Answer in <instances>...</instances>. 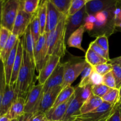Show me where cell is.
<instances>
[{
	"label": "cell",
	"instance_id": "obj_6",
	"mask_svg": "<svg viewBox=\"0 0 121 121\" xmlns=\"http://www.w3.org/2000/svg\"><path fill=\"white\" fill-rule=\"evenodd\" d=\"M87 62L85 59L78 61H69L65 63L63 82L61 86L62 89L67 86H71L79 76L81 74Z\"/></svg>",
	"mask_w": 121,
	"mask_h": 121
},
{
	"label": "cell",
	"instance_id": "obj_5",
	"mask_svg": "<svg viewBox=\"0 0 121 121\" xmlns=\"http://www.w3.org/2000/svg\"><path fill=\"white\" fill-rule=\"evenodd\" d=\"M20 0L4 1L2 6L1 27L12 32L20 8Z\"/></svg>",
	"mask_w": 121,
	"mask_h": 121
},
{
	"label": "cell",
	"instance_id": "obj_8",
	"mask_svg": "<svg viewBox=\"0 0 121 121\" xmlns=\"http://www.w3.org/2000/svg\"><path fill=\"white\" fill-rule=\"evenodd\" d=\"M33 15L27 14L22 9V1H20V8L15 19L12 34L20 39L24 35L28 26L30 25Z\"/></svg>",
	"mask_w": 121,
	"mask_h": 121
},
{
	"label": "cell",
	"instance_id": "obj_57",
	"mask_svg": "<svg viewBox=\"0 0 121 121\" xmlns=\"http://www.w3.org/2000/svg\"><path fill=\"white\" fill-rule=\"evenodd\" d=\"M74 121H78V120H75Z\"/></svg>",
	"mask_w": 121,
	"mask_h": 121
},
{
	"label": "cell",
	"instance_id": "obj_27",
	"mask_svg": "<svg viewBox=\"0 0 121 121\" xmlns=\"http://www.w3.org/2000/svg\"><path fill=\"white\" fill-rule=\"evenodd\" d=\"M18 39L19 38H18L15 35L12 34V33L10 34L8 41H7L3 51H2V52L0 54V59L3 62V63H4L6 61V60H7L8 56L10 54L11 51L13 50V48L15 46V44H16L17 41L18 40Z\"/></svg>",
	"mask_w": 121,
	"mask_h": 121
},
{
	"label": "cell",
	"instance_id": "obj_25",
	"mask_svg": "<svg viewBox=\"0 0 121 121\" xmlns=\"http://www.w3.org/2000/svg\"><path fill=\"white\" fill-rule=\"evenodd\" d=\"M85 59L86 62L91 65L92 67L100 65V64L108 63V61L106 59L96 53L90 47H89L86 50Z\"/></svg>",
	"mask_w": 121,
	"mask_h": 121
},
{
	"label": "cell",
	"instance_id": "obj_55",
	"mask_svg": "<svg viewBox=\"0 0 121 121\" xmlns=\"http://www.w3.org/2000/svg\"><path fill=\"white\" fill-rule=\"evenodd\" d=\"M119 109H120V111L121 113V104H119Z\"/></svg>",
	"mask_w": 121,
	"mask_h": 121
},
{
	"label": "cell",
	"instance_id": "obj_36",
	"mask_svg": "<svg viewBox=\"0 0 121 121\" xmlns=\"http://www.w3.org/2000/svg\"><path fill=\"white\" fill-rule=\"evenodd\" d=\"M11 32L3 27H0V54L3 51Z\"/></svg>",
	"mask_w": 121,
	"mask_h": 121
},
{
	"label": "cell",
	"instance_id": "obj_23",
	"mask_svg": "<svg viewBox=\"0 0 121 121\" xmlns=\"http://www.w3.org/2000/svg\"><path fill=\"white\" fill-rule=\"evenodd\" d=\"M103 102H104V100L101 98L96 96L92 94L89 98L83 104L80 109V115L85 114V113L92 112L93 110L99 107Z\"/></svg>",
	"mask_w": 121,
	"mask_h": 121
},
{
	"label": "cell",
	"instance_id": "obj_48",
	"mask_svg": "<svg viewBox=\"0 0 121 121\" xmlns=\"http://www.w3.org/2000/svg\"><path fill=\"white\" fill-rule=\"evenodd\" d=\"M33 115V114H31V113H24L18 118V121H31Z\"/></svg>",
	"mask_w": 121,
	"mask_h": 121
},
{
	"label": "cell",
	"instance_id": "obj_54",
	"mask_svg": "<svg viewBox=\"0 0 121 121\" xmlns=\"http://www.w3.org/2000/svg\"><path fill=\"white\" fill-rule=\"evenodd\" d=\"M11 121H18V119H11Z\"/></svg>",
	"mask_w": 121,
	"mask_h": 121
},
{
	"label": "cell",
	"instance_id": "obj_56",
	"mask_svg": "<svg viewBox=\"0 0 121 121\" xmlns=\"http://www.w3.org/2000/svg\"><path fill=\"white\" fill-rule=\"evenodd\" d=\"M47 121H51V120H48Z\"/></svg>",
	"mask_w": 121,
	"mask_h": 121
},
{
	"label": "cell",
	"instance_id": "obj_29",
	"mask_svg": "<svg viewBox=\"0 0 121 121\" xmlns=\"http://www.w3.org/2000/svg\"><path fill=\"white\" fill-rule=\"evenodd\" d=\"M92 86L93 85L92 84H89L83 87H79V86L75 87L74 95L83 104H84L92 95Z\"/></svg>",
	"mask_w": 121,
	"mask_h": 121
},
{
	"label": "cell",
	"instance_id": "obj_11",
	"mask_svg": "<svg viewBox=\"0 0 121 121\" xmlns=\"http://www.w3.org/2000/svg\"><path fill=\"white\" fill-rule=\"evenodd\" d=\"M87 16V15L86 14L85 6L81 10L74 15L67 16L66 33V40H67V39L73 32L85 24V19Z\"/></svg>",
	"mask_w": 121,
	"mask_h": 121
},
{
	"label": "cell",
	"instance_id": "obj_1",
	"mask_svg": "<svg viewBox=\"0 0 121 121\" xmlns=\"http://www.w3.org/2000/svg\"><path fill=\"white\" fill-rule=\"evenodd\" d=\"M115 8L116 5L95 15L86 17L84 27L91 36L97 37L106 35L109 37L117 31L115 21Z\"/></svg>",
	"mask_w": 121,
	"mask_h": 121
},
{
	"label": "cell",
	"instance_id": "obj_31",
	"mask_svg": "<svg viewBox=\"0 0 121 121\" xmlns=\"http://www.w3.org/2000/svg\"><path fill=\"white\" fill-rule=\"evenodd\" d=\"M40 2V0L22 1V9L27 14L33 15L37 11Z\"/></svg>",
	"mask_w": 121,
	"mask_h": 121
},
{
	"label": "cell",
	"instance_id": "obj_16",
	"mask_svg": "<svg viewBox=\"0 0 121 121\" xmlns=\"http://www.w3.org/2000/svg\"><path fill=\"white\" fill-rule=\"evenodd\" d=\"M62 90L61 86L54 87L43 95L38 112L46 113L54 105L57 98Z\"/></svg>",
	"mask_w": 121,
	"mask_h": 121
},
{
	"label": "cell",
	"instance_id": "obj_35",
	"mask_svg": "<svg viewBox=\"0 0 121 121\" xmlns=\"http://www.w3.org/2000/svg\"><path fill=\"white\" fill-rule=\"evenodd\" d=\"M89 0H72L68 15L71 16L81 10L87 4Z\"/></svg>",
	"mask_w": 121,
	"mask_h": 121
},
{
	"label": "cell",
	"instance_id": "obj_30",
	"mask_svg": "<svg viewBox=\"0 0 121 121\" xmlns=\"http://www.w3.org/2000/svg\"><path fill=\"white\" fill-rule=\"evenodd\" d=\"M30 26L32 35L34 38V43H35V44H36L37 42L38 41L40 35H41V34H40V24L37 11L33 15Z\"/></svg>",
	"mask_w": 121,
	"mask_h": 121
},
{
	"label": "cell",
	"instance_id": "obj_52",
	"mask_svg": "<svg viewBox=\"0 0 121 121\" xmlns=\"http://www.w3.org/2000/svg\"><path fill=\"white\" fill-rule=\"evenodd\" d=\"M116 30L117 31H119L121 32V22L118 24L116 25Z\"/></svg>",
	"mask_w": 121,
	"mask_h": 121
},
{
	"label": "cell",
	"instance_id": "obj_41",
	"mask_svg": "<svg viewBox=\"0 0 121 121\" xmlns=\"http://www.w3.org/2000/svg\"><path fill=\"white\" fill-rule=\"evenodd\" d=\"M102 83L111 89L116 88V83L112 72H109L105 75L103 76Z\"/></svg>",
	"mask_w": 121,
	"mask_h": 121
},
{
	"label": "cell",
	"instance_id": "obj_47",
	"mask_svg": "<svg viewBox=\"0 0 121 121\" xmlns=\"http://www.w3.org/2000/svg\"><path fill=\"white\" fill-rule=\"evenodd\" d=\"M46 113L41 112H37L33 115L31 121H47Z\"/></svg>",
	"mask_w": 121,
	"mask_h": 121
},
{
	"label": "cell",
	"instance_id": "obj_14",
	"mask_svg": "<svg viewBox=\"0 0 121 121\" xmlns=\"http://www.w3.org/2000/svg\"><path fill=\"white\" fill-rule=\"evenodd\" d=\"M117 0H89L85 5L87 15H95L116 5Z\"/></svg>",
	"mask_w": 121,
	"mask_h": 121
},
{
	"label": "cell",
	"instance_id": "obj_33",
	"mask_svg": "<svg viewBox=\"0 0 121 121\" xmlns=\"http://www.w3.org/2000/svg\"><path fill=\"white\" fill-rule=\"evenodd\" d=\"M62 14L68 15L72 0H50Z\"/></svg>",
	"mask_w": 121,
	"mask_h": 121
},
{
	"label": "cell",
	"instance_id": "obj_10",
	"mask_svg": "<svg viewBox=\"0 0 121 121\" xmlns=\"http://www.w3.org/2000/svg\"><path fill=\"white\" fill-rule=\"evenodd\" d=\"M18 98V91L17 83L13 85L6 84L4 93L0 106V117L7 113L11 106Z\"/></svg>",
	"mask_w": 121,
	"mask_h": 121
},
{
	"label": "cell",
	"instance_id": "obj_49",
	"mask_svg": "<svg viewBox=\"0 0 121 121\" xmlns=\"http://www.w3.org/2000/svg\"><path fill=\"white\" fill-rule=\"evenodd\" d=\"M108 63H109L112 65H118V66L121 67V56L113 58V59H110Z\"/></svg>",
	"mask_w": 121,
	"mask_h": 121
},
{
	"label": "cell",
	"instance_id": "obj_42",
	"mask_svg": "<svg viewBox=\"0 0 121 121\" xmlns=\"http://www.w3.org/2000/svg\"><path fill=\"white\" fill-rule=\"evenodd\" d=\"M89 47L91 48V49L93 50L94 52H95L96 53H98V54H99L100 56H101L102 57H103L104 58L106 59L108 61H109L110 58H109V54H107L99 45H98L96 44V43L95 41H92V42L90 43L89 46Z\"/></svg>",
	"mask_w": 121,
	"mask_h": 121
},
{
	"label": "cell",
	"instance_id": "obj_28",
	"mask_svg": "<svg viewBox=\"0 0 121 121\" xmlns=\"http://www.w3.org/2000/svg\"><path fill=\"white\" fill-rule=\"evenodd\" d=\"M74 92H75V87L72 86H67L65 88L63 89L58 95L56 100L52 108L56 107L65 102L67 101L74 95Z\"/></svg>",
	"mask_w": 121,
	"mask_h": 121
},
{
	"label": "cell",
	"instance_id": "obj_46",
	"mask_svg": "<svg viewBox=\"0 0 121 121\" xmlns=\"http://www.w3.org/2000/svg\"><path fill=\"white\" fill-rule=\"evenodd\" d=\"M107 121H121V113L119 104L115 110L113 114L111 116V117L109 118V119Z\"/></svg>",
	"mask_w": 121,
	"mask_h": 121
},
{
	"label": "cell",
	"instance_id": "obj_17",
	"mask_svg": "<svg viewBox=\"0 0 121 121\" xmlns=\"http://www.w3.org/2000/svg\"><path fill=\"white\" fill-rule=\"evenodd\" d=\"M83 104L74 93L62 121H75V117L80 115V109Z\"/></svg>",
	"mask_w": 121,
	"mask_h": 121
},
{
	"label": "cell",
	"instance_id": "obj_7",
	"mask_svg": "<svg viewBox=\"0 0 121 121\" xmlns=\"http://www.w3.org/2000/svg\"><path fill=\"white\" fill-rule=\"evenodd\" d=\"M43 85L40 84L32 87L26 99L24 113L34 114L38 112L43 95Z\"/></svg>",
	"mask_w": 121,
	"mask_h": 121
},
{
	"label": "cell",
	"instance_id": "obj_13",
	"mask_svg": "<svg viewBox=\"0 0 121 121\" xmlns=\"http://www.w3.org/2000/svg\"><path fill=\"white\" fill-rule=\"evenodd\" d=\"M60 59L61 58L56 56H48L44 65L41 70L39 72V76L37 78L39 84L44 85L48 78L52 75L57 65L60 63Z\"/></svg>",
	"mask_w": 121,
	"mask_h": 121
},
{
	"label": "cell",
	"instance_id": "obj_26",
	"mask_svg": "<svg viewBox=\"0 0 121 121\" xmlns=\"http://www.w3.org/2000/svg\"><path fill=\"white\" fill-rule=\"evenodd\" d=\"M37 13L40 24V34L41 35H43L45 34V29L47 22V0L41 1Z\"/></svg>",
	"mask_w": 121,
	"mask_h": 121
},
{
	"label": "cell",
	"instance_id": "obj_32",
	"mask_svg": "<svg viewBox=\"0 0 121 121\" xmlns=\"http://www.w3.org/2000/svg\"><path fill=\"white\" fill-rule=\"evenodd\" d=\"M93 70V67L87 63L83 70L82 72L81 79L78 86H79V87H83L89 84H91L90 78H91V75Z\"/></svg>",
	"mask_w": 121,
	"mask_h": 121
},
{
	"label": "cell",
	"instance_id": "obj_22",
	"mask_svg": "<svg viewBox=\"0 0 121 121\" xmlns=\"http://www.w3.org/2000/svg\"><path fill=\"white\" fill-rule=\"evenodd\" d=\"M26 99L22 98H18L11 106L6 115L10 119H18L24 113Z\"/></svg>",
	"mask_w": 121,
	"mask_h": 121
},
{
	"label": "cell",
	"instance_id": "obj_19",
	"mask_svg": "<svg viewBox=\"0 0 121 121\" xmlns=\"http://www.w3.org/2000/svg\"><path fill=\"white\" fill-rule=\"evenodd\" d=\"M22 59H23V44H22V40L20 38V42H19L18 46L16 57H15V62H14L13 71H12L10 83H9V85H13L15 83H17L19 72H20L21 65H22Z\"/></svg>",
	"mask_w": 121,
	"mask_h": 121
},
{
	"label": "cell",
	"instance_id": "obj_44",
	"mask_svg": "<svg viewBox=\"0 0 121 121\" xmlns=\"http://www.w3.org/2000/svg\"><path fill=\"white\" fill-rule=\"evenodd\" d=\"M90 80H91V83L92 85H99V84L102 83L103 76L93 70L91 75Z\"/></svg>",
	"mask_w": 121,
	"mask_h": 121
},
{
	"label": "cell",
	"instance_id": "obj_18",
	"mask_svg": "<svg viewBox=\"0 0 121 121\" xmlns=\"http://www.w3.org/2000/svg\"><path fill=\"white\" fill-rule=\"evenodd\" d=\"M72 97L67 101L56 107L52 108L48 110L46 113L47 119L51 121H62L71 101Z\"/></svg>",
	"mask_w": 121,
	"mask_h": 121
},
{
	"label": "cell",
	"instance_id": "obj_43",
	"mask_svg": "<svg viewBox=\"0 0 121 121\" xmlns=\"http://www.w3.org/2000/svg\"><path fill=\"white\" fill-rule=\"evenodd\" d=\"M112 66H113V70L112 72L115 80L116 88L119 90L121 87V67L118 65H112Z\"/></svg>",
	"mask_w": 121,
	"mask_h": 121
},
{
	"label": "cell",
	"instance_id": "obj_45",
	"mask_svg": "<svg viewBox=\"0 0 121 121\" xmlns=\"http://www.w3.org/2000/svg\"><path fill=\"white\" fill-rule=\"evenodd\" d=\"M115 26L121 22V0H117L115 10Z\"/></svg>",
	"mask_w": 121,
	"mask_h": 121
},
{
	"label": "cell",
	"instance_id": "obj_15",
	"mask_svg": "<svg viewBox=\"0 0 121 121\" xmlns=\"http://www.w3.org/2000/svg\"><path fill=\"white\" fill-rule=\"evenodd\" d=\"M61 14L50 0H47V17L45 33L48 34L54 30L57 26Z\"/></svg>",
	"mask_w": 121,
	"mask_h": 121
},
{
	"label": "cell",
	"instance_id": "obj_40",
	"mask_svg": "<svg viewBox=\"0 0 121 121\" xmlns=\"http://www.w3.org/2000/svg\"><path fill=\"white\" fill-rule=\"evenodd\" d=\"M98 45H99L107 54H109V43L108 37L106 35H102L97 37L94 40Z\"/></svg>",
	"mask_w": 121,
	"mask_h": 121
},
{
	"label": "cell",
	"instance_id": "obj_21",
	"mask_svg": "<svg viewBox=\"0 0 121 121\" xmlns=\"http://www.w3.org/2000/svg\"><path fill=\"white\" fill-rule=\"evenodd\" d=\"M20 40V39H18V40L17 41L16 44H15V46L13 48V50L11 51L10 54L8 56V59L6 60L5 62L4 63V72L5 76L6 84L7 85H9V83H10L12 71H13V66H14V62H15L17 52L18 46Z\"/></svg>",
	"mask_w": 121,
	"mask_h": 121
},
{
	"label": "cell",
	"instance_id": "obj_50",
	"mask_svg": "<svg viewBox=\"0 0 121 121\" xmlns=\"http://www.w3.org/2000/svg\"><path fill=\"white\" fill-rule=\"evenodd\" d=\"M4 0H0V27H1V21H2V6Z\"/></svg>",
	"mask_w": 121,
	"mask_h": 121
},
{
	"label": "cell",
	"instance_id": "obj_3",
	"mask_svg": "<svg viewBox=\"0 0 121 121\" xmlns=\"http://www.w3.org/2000/svg\"><path fill=\"white\" fill-rule=\"evenodd\" d=\"M21 39L23 44V59L18 76L17 85L18 91V98L26 99L28 92L34 86L33 80L35 66L28 55V52L24 45L22 38Z\"/></svg>",
	"mask_w": 121,
	"mask_h": 121
},
{
	"label": "cell",
	"instance_id": "obj_9",
	"mask_svg": "<svg viewBox=\"0 0 121 121\" xmlns=\"http://www.w3.org/2000/svg\"><path fill=\"white\" fill-rule=\"evenodd\" d=\"M48 48L46 44V34L40 35L34 52L35 69L40 72L48 59Z\"/></svg>",
	"mask_w": 121,
	"mask_h": 121
},
{
	"label": "cell",
	"instance_id": "obj_51",
	"mask_svg": "<svg viewBox=\"0 0 121 121\" xmlns=\"http://www.w3.org/2000/svg\"><path fill=\"white\" fill-rule=\"evenodd\" d=\"M0 121H11V119H9L6 115L0 117Z\"/></svg>",
	"mask_w": 121,
	"mask_h": 121
},
{
	"label": "cell",
	"instance_id": "obj_2",
	"mask_svg": "<svg viewBox=\"0 0 121 121\" xmlns=\"http://www.w3.org/2000/svg\"><path fill=\"white\" fill-rule=\"evenodd\" d=\"M67 16L68 15H63L56 28L50 33L46 34L48 56H56L63 58L66 54V33Z\"/></svg>",
	"mask_w": 121,
	"mask_h": 121
},
{
	"label": "cell",
	"instance_id": "obj_53",
	"mask_svg": "<svg viewBox=\"0 0 121 121\" xmlns=\"http://www.w3.org/2000/svg\"><path fill=\"white\" fill-rule=\"evenodd\" d=\"M119 104H121V87L119 89V102H118Z\"/></svg>",
	"mask_w": 121,
	"mask_h": 121
},
{
	"label": "cell",
	"instance_id": "obj_4",
	"mask_svg": "<svg viewBox=\"0 0 121 121\" xmlns=\"http://www.w3.org/2000/svg\"><path fill=\"white\" fill-rule=\"evenodd\" d=\"M117 105H112L104 102L93 111L75 117V120L79 121H107L117 108Z\"/></svg>",
	"mask_w": 121,
	"mask_h": 121
},
{
	"label": "cell",
	"instance_id": "obj_20",
	"mask_svg": "<svg viewBox=\"0 0 121 121\" xmlns=\"http://www.w3.org/2000/svg\"><path fill=\"white\" fill-rule=\"evenodd\" d=\"M85 31L86 30L83 25L73 32L67 40V44L69 47L78 48L83 52H86L82 46L83 37Z\"/></svg>",
	"mask_w": 121,
	"mask_h": 121
},
{
	"label": "cell",
	"instance_id": "obj_39",
	"mask_svg": "<svg viewBox=\"0 0 121 121\" xmlns=\"http://www.w3.org/2000/svg\"><path fill=\"white\" fill-rule=\"evenodd\" d=\"M93 70L100 74L101 76H104L106 74L108 73L109 72H112L113 70V66L109 63H106L100 64V65H97L94 66Z\"/></svg>",
	"mask_w": 121,
	"mask_h": 121
},
{
	"label": "cell",
	"instance_id": "obj_24",
	"mask_svg": "<svg viewBox=\"0 0 121 121\" xmlns=\"http://www.w3.org/2000/svg\"><path fill=\"white\" fill-rule=\"evenodd\" d=\"M22 41H23L24 45L27 50L28 54L30 57L31 61L35 64L34 62V48H35V43H34V38L32 35L31 32L30 26H28L25 33L24 35L22 37Z\"/></svg>",
	"mask_w": 121,
	"mask_h": 121
},
{
	"label": "cell",
	"instance_id": "obj_37",
	"mask_svg": "<svg viewBox=\"0 0 121 121\" xmlns=\"http://www.w3.org/2000/svg\"><path fill=\"white\" fill-rule=\"evenodd\" d=\"M5 86L6 80L4 72V65L3 62L0 59V106H1Z\"/></svg>",
	"mask_w": 121,
	"mask_h": 121
},
{
	"label": "cell",
	"instance_id": "obj_38",
	"mask_svg": "<svg viewBox=\"0 0 121 121\" xmlns=\"http://www.w3.org/2000/svg\"><path fill=\"white\" fill-rule=\"evenodd\" d=\"M111 88L105 86L103 83L99 85H93L92 86V94L96 96L102 98Z\"/></svg>",
	"mask_w": 121,
	"mask_h": 121
},
{
	"label": "cell",
	"instance_id": "obj_34",
	"mask_svg": "<svg viewBox=\"0 0 121 121\" xmlns=\"http://www.w3.org/2000/svg\"><path fill=\"white\" fill-rule=\"evenodd\" d=\"M119 98V90L118 89H110L108 92L102 98L104 102H106L112 105L118 104Z\"/></svg>",
	"mask_w": 121,
	"mask_h": 121
},
{
	"label": "cell",
	"instance_id": "obj_12",
	"mask_svg": "<svg viewBox=\"0 0 121 121\" xmlns=\"http://www.w3.org/2000/svg\"><path fill=\"white\" fill-rule=\"evenodd\" d=\"M64 72H65V63L60 62L57 65L56 69L48 78L43 85V93L47 92L49 90L58 86H61L63 82Z\"/></svg>",
	"mask_w": 121,
	"mask_h": 121
}]
</instances>
